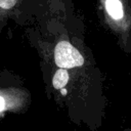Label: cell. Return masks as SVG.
Returning a JSON list of instances; mask_svg holds the SVG:
<instances>
[{"label":"cell","mask_w":131,"mask_h":131,"mask_svg":"<svg viewBox=\"0 0 131 131\" xmlns=\"http://www.w3.org/2000/svg\"><path fill=\"white\" fill-rule=\"evenodd\" d=\"M54 61L59 69H73L84 64L85 59L80 51L69 41H59L54 48Z\"/></svg>","instance_id":"6da1fadb"},{"label":"cell","mask_w":131,"mask_h":131,"mask_svg":"<svg viewBox=\"0 0 131 131\" xmlns=\"http://www.w3.org/2000/svg\"><path fill=\"white\" fill-rule=\"evenodd\" d=\"M104 9L113 20L119 21L124 17L125 12L121 0H104Z\"/></svg>","instance_id":"7a4b0ae2"},{"label":"cell","mask_w":131,"mask_h":131,"mask_svg":"<svg viewBox=\"0 0 131 131\" xmlns=\"http://www.w3.org/2000/svg\"><path fill=\"white\" fill-rule=\"evenodd\" d=\"M70 75L67 69H58L52 77V86L55 89H62L69 82Z\"/></svg>","instance_id":"3957f363"},{"label":"cell","mask_w":131,"mask_h":131,"mask_svg":"<svg viewBox=\"0 0 131 131\" xmlns=\"http://www.w3.org/2000/svg\"><path fill=\"white\" fill-rule=\"evenodd\" d=\"M18 0H0V21L5 18V15L17 4Z\"/></svg>","instance_id":"277c9868"}]
</instances>
